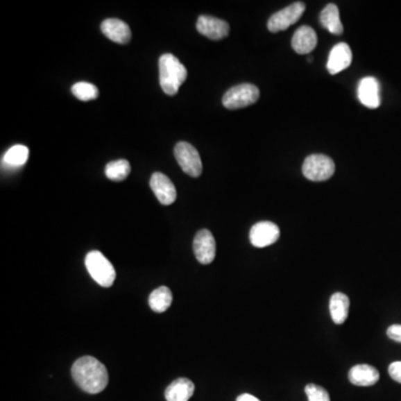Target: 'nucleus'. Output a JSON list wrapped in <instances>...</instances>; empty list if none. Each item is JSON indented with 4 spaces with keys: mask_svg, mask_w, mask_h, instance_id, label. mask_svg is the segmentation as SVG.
<instances>
[{
    "mask_svg": "<svg viewBox=\"0 0 401 401\" xmlns=\"http://www.w3.org/2000/svg\"><path fill=\"white\" fill-rule=\"evenodd\" d=\"M85 266L88 273L99 286L104 288L113 286L116 279L115 268L102 252H89L85 257Z\"/></svg>",
    "mask_w": 401,
    "mask_h": 401,
    "instance_id": "nucleus-3",
    "label": "nucleus"
},
{
    "mask_svg": "<svg viewBox=\"0 0 401 401\" xmlns=\"http://www.w3.org/2000/svg\"><path fill=\"white\" fill-rule=\"evenodd\" d=\"M29 157L28 147L25 145H15L10 147L3 157V164L6 167H23Z\"/></svg>",
    "mask_w": 401,
    "mask_h": 401,
    "instance_id": "nucleus-21",
    "label": "nucleus"
},
{
    "mask_svg": "<svg viewBox=\"0 0 401 401\" xmlns=\"http://www.w3.org/2000/svg\"><path fill=\"white\" fill-rule=\"evenodd\" d=\"M316 44H318V36L314 29L309 26L300 27L292 37V49L298 54H309L316 49Z\"/></svg>",
    "mask_w": 401,
    "mask_h": 401,
    "instance_id": "nucleus-15",
    "label": "nucleus"
},
{
    "mask_svg": "<svg viewBox=\"0 0 401 401\" xmlns=\"http://www.w3.org/2000/svg\"><path fill=\"white\" fill-rule=\"evenodd\" d=\"M174 155L185 174L192 178H198L202 174L203 165L200 153L193 145L189 144L187 142H180L174 148Z\"/></svg>",
    "mask_w": 401,
    "mask_h": 401,
    "instance_id": "nucleus-6",
    "label": "nucleus"
},
{
    "mask_svg": "<svg viewBox=\"0 0 401 401\" xmlns=\"http://www.w3.org/2000/svg\"><path fill=\"white\" fill-rule=\"evenodd\" d=\"M305 10V3H300V1L289 5L282 10L272 15L268 22V31L271 33L286 31L290 26L294 25L300 18L302 17Z\"/></svg>",
    "mask_w": 401,
    "mask_h": 401,
    "instance_id": "nucleus-7",
    "label": "nucleus"
},
{
    "mask_svg": "<svg viewBox=\"0 0 401 401\" xmlns=\"http://www.w3.org/2000/svg\"><path fill=\"white\" fill-rule=\"evenodd\" d=\"M320 23L328 29L331 34L341 35L343 31L341 19H340L339 9L334 3H329L321 14H320Z\"/></svg>",
    "mask_w": 401,
    "mask_h": 401,
    "instance_id": "nucleus-19",
    "label": "nucleus"
},
{
    "mask_svg": "<svg viewBox=\"0 0 401 401\" xmlns=\"http://www.w3.org/2000/svg\"><path fill=\"white\" fill-rule=\"evenodd\" d=\"M173 296L167 287H160L151 293L148 298V305L151 309L158 314L165 312L172 305Z\"/></svg>",
    "mask_w": 401,
    "mask_h": 401,
    "instance_id": "nucleus-20",
    "label": "nucleus"
},
{
    "mask_svg": "<svg viewBox=\"0 0 401 401\" xmlns=\"http://www.w3.org/2000/svg\"><path fill=\"white\" fill-rule=\"evenodd\" d=\"M237 401H260L255 395H250V393H244V395H239Z\"/></svg>",
    "mask_w": 401,
    "mask_h": 401,
    "instance_id": "nucleus-27",
    "label": "nucleus"
},
{
    "mask_svg": "<svg viewBox=\"0 0 401 401\" xmlns=\"http://www.w3.org/2000/svg\"><path fill=\"white\" fill-rule=\"evenodd\" d=\"M280 237V229L277 224L270 221H263L252 226L250 241L255 248H266L275 244Z\"/></svg>",
    "mask_w": 401,
    "mask_h": 401,
    "instance_id": "nucleus-9",
    "label": "nucleus"
},
{
    "mask_svg": "<svg viewBox=\"0 0 401 401\" xmlns=\"http://www.w3.org/2000/svg\"><path fill=\"white\" fill-rule=\"evenodd\" d=\"M305 391L309 401H330L328 391L325 388L316 386V384H307Z\"/></svg>",
    "mask_w": 401,
    "mask_h": 401,
    "instance_id": "nucleus-24",
    "label": "nucleus"
},
{
    "mask_svg": "<svg viewBox=\"0 0 401 401\" xmlns=\"http://www.w3.org/2000/svg\"><path fill=\"white\" fill-rule=\"evenodd\" d=\"M358 97L368 108H378L382 102L380 84L375 77H365L359 83Z\"/></svg>",
    "mask_w": 401,
    "mask_h": 401,
    "instance_id": "nucleus-12",
    "label": "nucleus"
},
{
    "mask_svg": "<svg viewBox=\"0 0 401 401\" xmlns=\"http://www.w3.org/2000/svg\"><path fill=\"white\" fill-rule=\"evenodd\" d=\"M387 336L393 341L401 343V325H390L387 330Z\"/></svg>",
    "mask_w": 401,
    "mask_h": 401,
    "instance_id": "nucleus-26",
    "label": "nucleus"
},
{
    "mask_svg": "<svg viewBox=\"0 0 401 401\" xmlns=\"http://www.w3.org/2000/svg\"><path fill=\"white\" fill-rule=\"evenodd\" d=\"M260 97L259 88L252 84H240L230 88L229 91L224 94V108L228 110H239V108H248L257 102Z\"/></svg>",
    "mask_w": 401,
    "mask_h": 401,
    "instance_id": "nucleus-5",
    "label": "nucleus"
},
{
    "mask_svg": "<svg viewBox=\"0 0 401 401\" xmlns=\"http://www.w3.org/2000/svg\"><path fill=\"white\" fill-rule=\"evenodd\" d=\"M160 85L167 95L174 96L183 85L187 77V71L174 55L164 54L158 60Z\"/></svg>",
    "mask_w": 401,
    "mask_h": 401,
    "instance_id": "nucleus-2",
    "label": "nucleus"
},
{
    "mask_svg": "<svg viewBox=\"0 0 401 401\" xmlns=\"http://www.w3.org/2000/svg\"><path fill=\"white\" fill-rule=\"evenodd\" d=\"M349 308H350V300L348 298L347 294L342 292H336L330 298L331 318L336 325H342L345 323L348 314H349Z\"/></svg>",
    "mask_w": 401,
    "mask_h": 401,
    "instance_id": "nucleus-18",
    "label": "nucleus"
},
{
    "mask_svg": "<svg viewBox=\"0 0 401 401\" xmlns=\"http://www.w3.org/2000/svg\"><path fill=\"white\" fill-rule=\"evenodd\" d=\"M71 93L79 101L89 102V101H94L99 97V88L91 83L79 82L74 84L73 87H71Z\"/></svg>",
    "mask_w": 401,
    "mask_h": 401,
    "instance_id": "nucleus-23",
    "label": "nucleus"
},
{
    "mask_svg": "<svg viewBox=\"0 0 401 401\" xmlns=\"http://www.w3.org/2000/svg\"><path fill=\"white\" fill-rule=\"evenodd\" d=\"M195 386L189 379H176L165 390L167 401H189L194 393Z\"/></svg>",
    "mask_w": 401,
    "mask_h": 401,
    "instance_id": "nucleus-17",
    "label": "nucleus"
},
{
    "mask_svg": "<svg viewBox=\"0 0 401 401\" xmlns=\"http://www.w3.org/2000/svg\"><path fill=\"white\" fill-rule=\"evenodd\" d=\"M196 29L200 35L212 40H223L230 33L229 24L224 20L207 15H202L198 17Z\"/></svg>",
    "mask_w": 401,
    "mask_h": 401,
    "instance_id": "nucleus-10",
    "label": "nucleus"
},
{
    "mask_svg": "<svg viewBox=\"0 0 401 401\" xmlns=\"http://www.w3.org/2000/svg\"><path fill=\"white\" fill-rule=\"evenodd\" d=\"M193 250L196 257V260L200 264H210L212 263L216 255V244L214 237L209 230H200L195 235L193 242Z\"/></svg>",
    "mask_w": 401,
    "mask_h": 401,
    "instance_id": "nucleus-8",
    "label": "nucleus"
},
{
    "mask_svg": "<svg viewBox=\"0 0 401 401\" xmlns=\"http://www.w3.org/2000/svg\"><path fill=\"white\" fill-rule=\"evenodd\" d=\"M388 373L395 382L401 384V361L393 362L388 368Z\"/></svg>",
    "mask_w": 401,
    "mask_h": 401,
    "instance_id": "nucleus-25",
    "label": "nucleus"
},
{
    "mask_svg": "<svg viewBox=\"0 0 401 401\" xmlns=\"http://www.w3.org/2000/svg\"><path fill=\"white\" fill-rule=\"evenodd\" d=\"M352 62V53L350 47L345 43H340L334 46L329 55L328 68L331 75H336L340 71H345Z\"/></svg>",
    "mask_w": 401,
    "mask_h": 401,
    "instance_id": "nucleus-14",
    "label": "nucleus"
},
{
    "mask_svg": "<svg viewBox=\"0 0 401 401\" xmlns=\"http://www.w3.org/2000/svg\"><path fill=\"white\" fill-rule=\"evenodd\" d=\"M103 34L114 43L128 44L132 38V31L130 26L123 20L110 18L104 20L101 26Z\"/></svg>",
    "mask_w": 401,
    "mask_h": 401,
    "instance_id": "nucleus-13",
    "label": "nucleus"
},
{
    "mask_svg": "<svg viewBox=\"0 0 401 401\" xmlns=\"http://www.w3.org/2000/svg\"><path fill=\"white\" fill-rule=\"evenodd\" d=\"M336 165L332 158L323 154H314L305 158L302 173L305 178L314 182L327 181L334 176Z\"/></svg>",
    "mask_w": 401,
    "mask_h": 401,
    "instance_id": "nucleus-4",
    "label": "nucleus"
},
{
    "mask_svg": "<svg viewBox=\"0 0 401 401\" xmlns=\"http://www.w3.org/2000/svg\"><path fill=\"white\" fill-rule=\"evenodd\" d=\"M351 384L359 387H369L378 382L380 375L376 368L369 365H357L349 371Z\"/></svg>",
    "mask_w": 401,
    "mask_h": 401,
    "instance_id": "nucleus-16",
    "label": "nucleus"
},
{
    "mask_svg": "<svg viewBox=\"0 0 401 401\" xmlns=\"http://www.w3.org/2000/svg\"><path fill=\"white\" fill-rule=\"evenodd\" d=\"M150 185L156 198L160 200V203L163 205H171L176 202V187L170 178L163 173H154L151 178Z\"/></svg>",
    "mask_w": 401,
    "mask_h": 401,
    "instance_id": "nucleus-11",
    "label": "nucleus"
},
{
    "mask_svg": "<svg viewBox=\"0 0 401 401\" xmlns=\"http://www.w3.org/2000/svg\"><path fill=\"white\" fill-rule=\"evenodd\" d=\"M130 164L126 160H117L110 162L105 167V176L115 182L124 181L130 176Z\"/></svg>",
    "mask_w": 401,
    "mask_h": 401,
    "instance_id": "nucleus-22",
    "label": "nucleus"
},
{
    "mask_svg": "<svg viewBox=\"0 0 401 401\" xmlns=\"http://www.w3.org/2000/svg\"><path fill=\"white\" fill-rule=\"evenodd\" d=\"M71 376L80 389L88 393H102L108 384V369L94 357L79 358L71 367Z\"/></svg>",
    "mask_w": 401,
    "mask_h": 401,
    "instance_id": "nucleus-1",
    "label": "nucleus"
}]
</instances>
